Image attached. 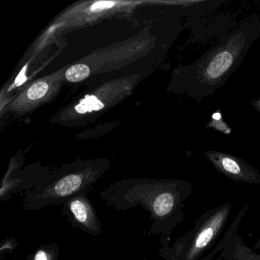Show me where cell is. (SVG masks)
I'll use <instances>...</instances> for the list:
<instances>
[{"label": "cell", "instance_id": "1", "mask_svg": "<svg viewBox=\"0 0 260 260\" xmlns=\"http://www.w3.org/2000/svg\"><path fill=\"white\" fill-rule=\"evenodd\" d=\"M190 188L191 185L179 181L118 182L101 191L100 196L108 206L118 211L142 207L150 213L151 232L165 234L180 220Z\"/></svg>", "mask_w": 260, "mask_h": 260}, {"label": "cell", "instance_id": "2", "mask_svg": "<svg viewBox=\"0 0 260 260\" xmlns=\"http://www.w3.org/2000/svg\"><path fill=\"white\" fill-rule=\"evenodd\" d=\"M232 205L223 204L209 210L194 228L176 240L171 247H164L161 255L167 260H198L217 240L229 218Z\"/></svg>", "mask_w": 260, "mask_h": 260}, {"label": "cell", "instance_id": "3", "mask_svg": "<svg viewBox=\"0 0 260 260\" xmlns=\"http://www.w3.org/2000/svg\"><path fill=\"white\" fill-rule=\"evenodd\" d=\"M63 205V214L74 228L92 236L103 234L96 211L86 194L74 196Z\"/></svg>", "mask_w": 260, "mask_h": 260}, {"label": "cell", "instance_id": "4", "mask_svg": "<svg viewBox=\"0 0 260 260\" xmlns=\"http://www.w3.org/2000/svg\"><path fill=\"white\" fill-rule=\"evenodd\" d=\"M209 158L219 171L233 180L246 183H260V175L256 170L237 158L220 153L210 155Z\"/></svg>", "mask_w": 260, "mask_h": 260}, {"label": "cell", "instance_id": "5", "mask_svg": "<svg viewBox=\"0 0 260 260\" xmlns=\"http://www.w3.org/2000/svg\"><path fill=\"white\" fill-rule=\"evenodd\" d=\"M232 55L228 51H222L213 58L207 69V74L210 78L217 79L221 77L231 68L233 63Z\"/></svg>", "mask_w": 260, "mask_h": 260}, {"label": "cell", "instance_id": "6", "mask_svg": "<svg viewBox=\"0 0 260 260\" xmlns=\"http://www.w3.org/2000/svg\"><path fill=\"white\" fill-rule=\"evenodd\" d=\"M104 108V104L94 95H86L75 107L78 113L85 114L92 111H100Z\"/></svg>", "mask_w": 260, "mask_h": 260}, {"label": "cell", "instance_id": "7", "mask_svg": "<svg viewBox=\"0 0 260 260\" xmlns=\"http://www.w3.org/2000/svg\"><path fill=\"white\" fill-rule=\"evenodd\" d=\"M90 74V70L85 64H76L71 67L66 72V78L68 81L77 82L86 80Z\"/></svg>", "mask_w": 260, "mask_h": 260}, {"label": "cell", "instance_id": "8", "mask_svg": "<svg viewBox=\"0 0 260 260\" xmlns=\"http://www.w3.org/2000/svg\"><path fill=\"white\" fill-rule=\"evenodd\" d=\"M58 247L55 243L42 246L33 255L32 260H57Z\"/></svg>", "mask_w": 260, "mask_h": 260}, {"label": "cell", "instance_id": "9", "mask_svg": "<svg viewBox=\"0 0 260 260\" xmlns=\"http://www.w3.org/2000/svg\"><path fill=\"white\" fill-rule=\"evenodd\" d=\"M49 89V86L45 82H39L28 89L27 92L28 98L31 100H37L45 96Z\"/></svg>", "mask_w": 260, "mask_h": 260}, {"label": "cell", "instance_id": "10", "mask_svg": "<svg viewBox=\"0 0 260 260\" xmlns=\"http://www.w3.org/2000/svg\"><path fill=\"white\" fill-rule=\"evenodd\" d=\"M115 5V3L110 2V1H100L96 2L92 6L91 10L92 11H100V10H107V9L112 8Z\"/></svg>", "mask_w": 260, "mask_h": 260}, {"label": "cell", "instance_id": "11", "mask_svg": "<svg viewBox=\"0 0 260 260\" xmlns=\"http://www.w3.org/2000/svg\"><path fill=\"white\" fill-rule=\"evenodd\" d=\"M254 248H255V249H260V238L258 239V241L255 243V247Z\"/></svg>", "mask_w": 260, "mask_h": 260}]
</instances>
